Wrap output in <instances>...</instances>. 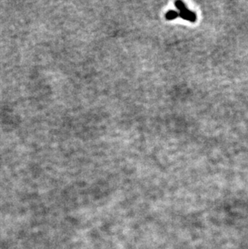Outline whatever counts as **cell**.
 <instances>
[{
  "label": "cell",
  "instance_id": "obj_1",
  "mask_svg": "<svg viewBox=\"0 0 248 249\" xmlns=\"http://www.w3.org/2000/svg\"><path fill=\"white\" fill-rule=\"evenodd\" d=\"M179 17L184 19V20L189 21L191 23L196 22V19H197V15H196V14L194 12L189 11V9H186L184 12H179Z\"/></svg>",
  "mask_w": 248,
  "mask_h": 249
},
{
  "label": "cell",
  "instance_id": "obj_2",
  "mask_svg": "<svg viewBox=\"0 0 248 249\" xmlns=\"http://www.w3.org/2000/svg\"><path fill=\"white\" fill-rule=\"evenodd\" d=\"M177 17H179V12H176L174 10H171L165 14V18L168 20H173Z\"/></svg>",
  "mask_w": 248,
  "mask_h": 249
},
{
  "label": "cell",
  "instance_id": "obj_3",
  "mask_svg": "<svg viewBox=\"0 0 248 249\" xmlns=\"http://www.w3.org/2000/svg\"><path fill=\"white\" fill-rule=\"evenodd\" d=\"M175 6L177 7V8L180 12H184L186 9H188V8H186L185 4L183 2H181V1H176L175 2Z\"/></svg>",
  "mask_w": 248,
  "mask_h": 249
}]
</instances>
